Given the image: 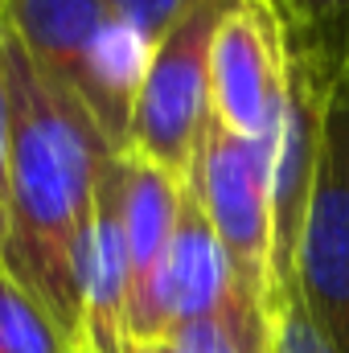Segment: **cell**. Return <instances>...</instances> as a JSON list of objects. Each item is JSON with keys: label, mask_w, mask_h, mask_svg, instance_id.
Here are the masks:
<instances>
[{"label": "cell", "mask_w": 349, "mask_h": 353, "mask_svg": "<svg viewBox=\"0 0 349 353\" xmlns=\"http://www.w3.org/2000/svg\"><path fill=\"white\" fill-rule=\"evenodd\" d=\"M111 17L128 21L132 29H140L148 41H157L181 12H189L197 0H103Z\"/></svg>", "instance_id": "obj_14"}, {"label": "cell", "mask_w": 349, "mask_h": 353, "mask_svg": "<svg viewBox=\"0 0 349 353\" xmlns=\"http://www.w3.org/2000/svg\"><path fill=\"white\" fill-rule=\"evenodd\" d=\"M4 4H8V0H0V12H4Z\"/></svg>", "instance_id": "obj_17"}, {"label": "cell", "mask_w": 349, "mask_h": 353, "mask_svg": "<svg viewBox=\"0 0 349 353\" xmlns=\"http://www.w3.org/2000/svg\"><path fill=\"white\" fill-rule=\"evenodd\" d=\"M267 353H333L329 337L317 329V321L308 316V308L296 296V288L271 312V345H267Z\"/></svg>", "instance_id": "obj_13"}, {"label": "cell", "mask_w": 349, "mask_h": 353, "mask_svg": "<svg viewBox=\"0 0 349 353\" xmlns=\"http://www.w3.org/2000/svg\"><path fill=\"white\" fill-rule=\"evenodd\" d=\"M271 321L263 316H214L177 325L152 341H132L128 353H267Z\"/></svg>", "instance_id": "obj_11"}, {"label": "cell", "mask_w": 349, "mask_h": 353, "mask_svg": "<svg viewBox=\"0 0 349 353\" xmlns=\"http://www.w3.org/2000/svg\"><path fill=\"white\" fill-rule=\"evenodd\" d=\"M119 176H123V234H128V267H132L128 341H152L161 333L157 300H161V279L169 263L185 181L128 152H119Z\"/></svg>", "instance_id": "obj_8"}, {"label": "cell", "mask_w": 349, "mask_h": 353, "mask_svg": "<svg viewBox=\"0 0 349 353\" xmlns=\"http://www.w3.org/2000/svg\"><path fill=\"white\" fill-rule=\"evenodd\" d=\"M0 62L12 115V176H8V267L74 341L83 333V243L94 193L115 148L103 140L70 90L46 83L12 33L0 29Z\"/></svg>", "instance_id": "obj_1"}, {"label": "cell", "mask_w": 349, "mask_h": 353, "mask_svg": "<svg viewBox=\"0 0 349 353\" xmlns=\"http://www.w3.org/2000/svg\"><path fill=\"white\" fill-rule=\"evenodd\" d=\"M107 21L103 0H8L0 12V29L17 37L33 70L70 94Z\"/></svg>", "instance_id": "obj_9"}, {"label": "cell", "mask_w": 349, "mask_h": 353, "mask_svg": "<svg viewBox=\"0 0 349 353\" xmlns=\"http://www.w3.org/2000/svg\"><path fill=\"white\" fill-rule=\"evenodd\" d=\"M292 17L317 21V25H346L349 21V0H275Z\"/></svg>", "instance_id": "obj_16"}, {"label": "cell", "mask_w": 349, "mask_h": 353, "mask_svg": "<svg viewBox=\"0 0 349 353\" xmlns=\"http://www.w3.org/2000/svg\"><path fill=\"white\" fill-rule=\"evenodd\" d=\"M230 0H197L152 41L136 94L128 157H140L177 181L193 176L201 132L210 123V46Z\"/></svg>", "instance_id": "obj_2"}, {"label": "cell", "mask_w": 349, "mask_h": 353, "mask_svg": "<svg viewBox=\"0 0 349 353\" xmlns=\"http://www.w3.org/2000/svg\"><path fill=\"white\" fill-rule=\"evenodd\" d=\"M148 54H152V41L128 21L111 17L79 74L74 99L83 103V111L94 119V128L115 152L128 148V128H132L136 94L148 70Z\"/></svg>", "instance_id": "obj_10"}, {"label": "cell", "mask_w": 349, "mask_h": 353, "mask_svg": "<svg viewBox=\"0 0 349 353\" xmlns=\"http://www.w3.org/2000/svg\"><path fill=\"white\" fill-rule=\"evenodd\" d=\"M74 353H83V350H74Z\"/></svg>", "instance_id": "obj_18"}, {"label": "cell", "mask_w": 349, "mask_h": 353, "mask_svg": "<svg viewBox=\"0 0 349 353\" xmlns=\"http://www.w3.org/2000/svg\"><path fill=\"white\" fill-rule=\"evenodd\" d=\"M83 353H128V308H132V267H128V234H123V176L119 152L107 161L94 214L83 243Z\"/></svg>", "instance_id": "obj_7"}, {"label": "cell", "mask_w": 349, "mask_h": 353, "mask_svg": "<svg viewBox=\"0 0 349 353\" xmlns=\"http://www.w3.org/2000/svg\"><path fill=\"white\" fill-rule=\"evenodd\" d=\"M271 157H275V132L239 136L210 115L189 176L214 234L222 239L239 279L259 296L263 312H267V259H271Z\"/></svg>", "instance_id": "obj_4"}, {"label": "cell", "mask_w": 349, "mask_h": 353, "mask_svg": "<svg viewBox=\"0 0 349 353\" xmlns=\"http://www.w3.org/2000/svg\"><path fill=\"white\" fill-rule=\"evenodd\" d=\"M8 176H12V115H8V87L0 62V251L8 239Z\"/></svg>", "instance_id": "obj_15"}, {"label": "cell", "mask_w": 349, "mask_h": 353, "mask_svg": "<svg viewBox=\"0 0 349 353\" xmlns=\"http://www.w3.org/2000/svg\"><path fill=\"white\" fill-rule=\"evenodd\" d=\"M288 37L275 0H230L210 46V115L239 132L267 136L279 123Z\"/></svg>", "instance_id": "obj_5"}, {"label": "cell", "mask_w": 349, "mask_h": 353, "mask_svg": "<svg viewBox=\"0 0 349 353\" xmlns=\"http://www.w3.org/2000/svg\"><path fill=\"white\" fill-rule=\"evenodd\" d=\"M0 353H74V341L4 263H0Z\"/></svg>", "instance_id": "obj_12"}, {"label": "cell", "mask_w": 349, "mask_h": 353, "mask_svg": "<svg viewBox=\"0 0 349 353\" xmlns=\"http://www.w3.org/2000/svg\"><path fill=\"white\" fill-rule=\"evenodd\" d=\"M214 316H263L267 321L259 296L239 279L193 185L185 181L173 243H169V263L161 279V300H157V325L161 333H169L177 325L214 321Z\"/></svg>", "instance_id": "obj_6"}, {"label": "cell", "mask_w": 349, "mask_h": 353, "mask_svg": "<svg viewBox=\"0 0 349 353\" xmlns=\"http://www.w3.org/2000/svg\"><path fill=\"white\" fill-rule=\"evenodd\" d=\"M292 279L333 353H349V37L325 103Z\"/></svg>", "instance_id": "obj_3"}]
</instances>
